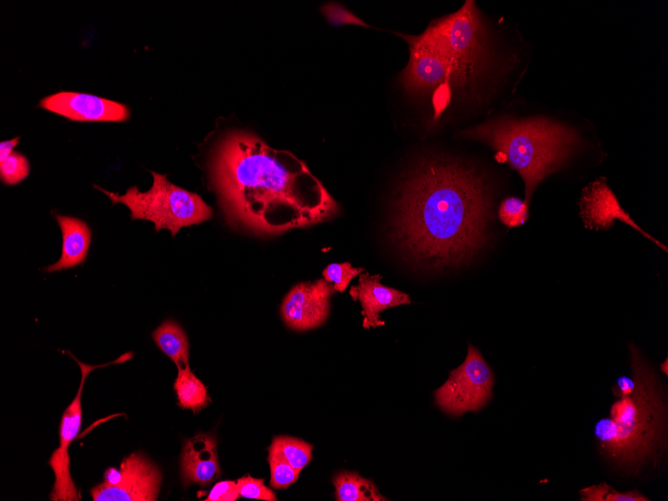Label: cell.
Returning a JSON list of instances; mask_svg holds the SVG:
<instances>
[{
  "label": "cell",
  "mask_w": 668,
  "mask_h": 501,
  "mask_svg": "<svg viewBox=\"0 0 668 501\" xmlns=\"http://www.w3.org/2000/svg\"><path fill=\"white\" fill-rule=\"evenodd\" d=\"M210 176L227 223L253 233L279 234L339 213L303 161L248 132L223 137L212 155Z\"/></svg>",
  "instance_id": "cell-1"
},
{
  "label": "cell",
  "mask_w": 668,
  "mask_h": 501,
  "mask_svg": "<svg viewBox=\"0 0 668 501\" xmlns=\"http://www.w3.org/2000/svg\"><path fill=\"white\" fill-rule=\"evenodd\" d=\"M489 205L484 181L473 169L444 157L422 159L397 188L392 240L416 265H462L487 242Z\"/></svg>",
  "instance_id": "cell-2"
},
{
  "label": "cell",
  "mask_w": 668,
  "mask_h": 501,
  "mask_svg": "<svg viewBox=\"0 0 668 501\" xmlns=\"http://www.w3.org/2000/svg\"><path fill=\"white\" fill-rule=\"evenodd\" d=\"M633 392L618 397L609 415L594 425L603 458L620 471L637 475L656 466L667 447V397L664 384L634 344L629 345Z\"/></svg>",
  "instance_id": "cell-3"
},
{
  "label": "cell",
  "mask_w": 668,
  "mask_h": 501,
  "mask_svg": "<svg viewBox=\"0 0 668 501\" xmlns=\"http://www.w3.org/2000/svg\"><path fill=\"white\" fill-rule=\"evenodd\" d=\"M460 135L488 144L520 174L528 206L538 184L559 169L578 144L575 130L540 117H500L463 130Z\"/></svg>",
  "instance_id": "cell-4"
},
{
  "label": "cell",
  "mask_w": 668,
  "mask_h": 501,
  "mask_svg": "<svg viewBox=\"0 0 668 501\" xmlns=\"http://www.w3.org/2000/svg\"><path fill=\"white\" fill-rule=\"evenodd\" d=\"M153 184L146 192L137 186L125 194L109 192L97 185L113 204H123L131 211L133 220H148L155 230L167 229L175 236L182 227L200 224L212 218L213 210L200 195L187 191L168 181L166 175L151 171Z\"/></svg>",
  "instance_id": "cell-5"
},
{
  "label": "cell",
  "mask_w": 668,
  "mask_h": 501,
  "mask_svg": "<svg viewBox=\"0 0 668 501\" xmlns=\"http://www.w3.org/2000/svg\"><path fill=\"white\" fill-rule=\"evenodd\" d=\"M399 35L410 51L408 64L400 74V82L408 93L426 96L442 88H464L479 75L444 55L421 34Z\"/></svg>",
  "instance_id": "cell-6"
},
{
  "label": "cell",
  "mask_w": 668,
  "mask_h": 501,
  "mask_svg": "<svg viewBox=\"0 0 668 501\" xmlns=\"http://www.w3.org/2000/svg\"><path fill=\"white\" fill-rule=\"evenodd\" d=\"M421 36L450 59L479 74L486 49L474 1H466L455 13L433 20Z\"/></svg>",
  "instance_id": "cell-7"
},
{
  "label": "cell",
  "mask_w": 668,
  "mask_h": 501,
  "mask_svg": "<svg viewBox=\"0 0 668 501\" xmlns=\"http://www.w3.org/2000/svg\"><path fill=\"white\" fill-rule=\"evenodd\" d=\"M494 383L492 369L480 351L469 344L463 363L451 370L448 379L435 390V402L450 416L477 412L491 399Z\"/></svg>",
  "instance_id": "cell-8"
},
{
  "label": "cell",
  "mask_w": 668,
  "mask_h": 501,
  "mask_svg": "<svg viewBox=\"0 0 668 501\" xmlns=\"http://www.w3.org/2000/svg\"><path fill=\"white\" fill-rule=\"evenodd\" d=\"M161 483V472L138 453L124 458L120 468H108L103 483L91 489L94 501H154Z\"/></svg>",
  "instance_id": "cell-9"
},
{
  "label": "cell",
  "mask_w": 668,
  "mask_h": 501,
  "mask_svg": "<svg viewBox=\"0 0 668 501\" xmlns=\"http://www.w3.org/2000/svg\"><path fill=\"white\" fill-rule=\"evenodd\" d=\"M77 362L81 368L82 373L80 387L75 398L65 409L62 415L60 424V444L59 447L54 450L49 459V465L51 466L55 475L53 490L50 494V499L54 501L80 500L79 491L77 490L70 474V457L68 454V448L72 441L76 438L81 426V396L85 380L90 371L93 369L109 365V363H107L105 365L90 366L80 361Z\"/></svg>",
  "instance_id": "cell-10"
},
{
  "label": "cell",
  "mask_w": 668,
  "mask_h": 501,
  "mask_svg": "<svg viewBox=\"0 0 668 501\" xmlns=\"http://www.w3.org/2000/svg\"><path fill=\"white\" fill-rule=\"evenodd\" d=\"M333 292V286L325 279L295 285L281 304L284 323L296 331L321 326L328 317Z\"/></svg>",
  "instance_id": "cell-11"
},
{
  "label": "cell",
  "mask_w": 668,
  "mask_h": 501,
  "mask_svg": "<svg viewBox=\"0 0 668 501\" xmlns=\"http://www.w3.org/2000/svg\"><path fill=\"white\" fill-rule=\"evenodd\" d=\"M40 107L80 122H124L130 117L129 109L124 104L71 91H61L43 98Z\"/></svg>",
  "instance_id": "cell-12"
},
{
  "label": "cell",
  "mask_w": 668,
  "mask_h": 501,
  "mask_svg": "<svg viewBox=\"0 0 668 501\" xmlns=\"http://www.w3.org/2000/svg\"><path fill=\"white\" fill-rule=\"evenodd\" d=\"M580 211L581 217L588 228L608 229L615 220H619L639 231L667 252V248L663 244L646 233L632 220L630 215L622 208L604 178L597 179L583 190Z\"/></svg>",
  "instance_id": "cell-13"
},
{
  "label": "cell",
  "mask_w": 668,
  "mask_h": 501,
  "mask_svg": "<svg viewBox=\"0 0 668 501\" xmlns=\"http://www.w3.org/2000/svg\"><path fill=\"white\" fill-rule=\"evenodd\" d=\"M380 279V275L360 274L358 285L349 291L353 300H358L362 306L363 327L366 329L384 325L379 314L385 309L411 302L408 294L383 285Z\"/></svg>",
  "instance_id": "cell-14"
},
{
  "label": "cell",
  "mask_w": 668,
  "mask_h": 501,
  "mask_svg": "<svg viewBox=\"0 0 668 501\" xmlns=\"http://www.w3.org/2000/svg\"><path fill=\"white\" fill-rule=\"evenodd\" d=\"M214 436L200 433L186 440L181 455V476L185 486H205L217 479L220 468Z\"/></svg>",
  "instance_id": "cell-15"
},
{
  "label": "cell",
  "mask_w": 668,
  "mask_h": 501,
  "mask_svg": "<svg viewBox=\"0 0 668 501\" xmlns=\"http://www.w3.org/2000/svg\"><path fill=\"white\" fill-rule=\"evenodd\" d=\"M62 233V249L59 260L46 267L55 272L75 267L84 262L91 243V230L79 218L56 215Z\"/></svg>",
  "instance_id": "cell-16"
},
{
  "label": "cell",
  "mask_w": 668,
  "mask_h": 501,
  "mask_svg": "<svg viewBox=\"0 0 668 501\" xmlns=\"http://www.w3.org/2000/svg\"><path fill=\"white\" fill-rule=\"evenodd\" d=\"M156 345L177 366L178 370H188L189 342L181 326L172 321L163 322L152 334Z\"/></svg>",
  "instance_id": "cell-17"
},
{
  "label": "cell",
  "mask_w": 668,
  "mask_h": 501,
  "mask_svg": "<svg viewBox=\"0 0 668 501\" xmlns=\"http://www.w3.org/2000/svg\"><path fill=\"white\" fill-rule=\"evenodd\" d=\"M338 501H384L376 485L356 472L343 471L333 478Z\"/></svg>",
  "instance_id": "cell-18"
},
{
  "label": "cell",
  "mask_w": 668,
  "mask_h": 501,
  "mask_svg": "<svg viewBox=\"0 0 668 501\" xmlns=\"http://www.w3.org/2000/svg\"><path fill=\"white\" fill-rule=\"evenodd\" d=\"M174 389L177 393L179 405L182 408L191 409L195 413L206 407L209 402L207 388L190 369L178 370Z\"/></svg>",
  "instance_id": "cell-19"
},
{
  "label": "cell",
  "mask_w": 668,
  "mask_h": 501,
  "mask_svg": "<svg viewBox=\"0 0 668 501\" xmlns=\"http://www.w3.org/2000/svg\"><path fill=\"white\" fill-rule=\"evenodd\" d=\"M282 454L285 460L295 469L301 471L312 459L313 446L303 440L278 436L271 443Z\"/></svg>",
  "instance_id": "cell-20"
},
{
  "label": "cell",
  "mask_w": 668,
  "mask_h": 501,
  "mask_svg": "<svg viewBox=\"0 0 668 501\" xmlns=\"http://www.w3.org/2000/svg\"><path fill=\"white\" fill-rule=\"evenodd\" d=\"M582 501H649L639 490L619 491L607 483L593 484L579 491Z\"/></svg>",
  "instance_id": "cell-21"
},
{
  "label": "cell",
  "mask_w": 668,
  "mask_h": 501,
  "mask_svg": "<svg viewBox=\"0 0 668 501\" xmlns=\"http://www.w3.org/2000/svg\"><path fill=\"white\" fill-rule=\"evenodd\" d=\"M270 484L273 488H287L293 484L301 471L293 468L274 445L269 447Z\"/></svg>",
  "instance_id": "cell-22"
},
{
  "label": "cell",
  "mask_w": 668,
  "mask_h": 501,
  "mask_svg": "<svg viewBox=\"0 0 668 501\" xmlns=\"http://www.w3.org/2000/svg\"><path fill=\"white\" fill-rule=\"evenodd\" d=\"M29 172V161L19 152L13 151L6 159L0 161V178L7 185L23 181Z\"/></svg>",
  "instance_id": "cell-23"
},
{
  "label": "cell",
  "mask_w": 668,
  "mask_h": 501,
  "mask_svg": "<svg viewBox=\"0 0 668 501\" xmlns=\"http://www.w3.org/2000/svg\"><path fill=\"white\" fill-rule=\"evenodd\" d=\"M500 221L511 228L523 225L528 219V205L517 197L505 198L498 209Z\"/></svg>",
  "instance_id": "cell-24"
},
{
  "label": "cell",
  "mask_w": 668,
  "mask_h": 501,
  "mask_svg": "<svg viewBox=\"0 0 668 501\" xmlns=\"http://www.w3.org/2000/svg\"><path fill=\"white\" fill-rule=\"evenodd\" d=\"M363 271V268H354L348 262L332 263L323 270V277L333 286L335 291L342 293L351 280Z\"/></svg>",
  "instance_id": "cell-25"
},
{
  "label": "cell",
  "mask_w": 668,
  "mask_h": 501,
  "mask_svg": "<svg viewBox=\"0 0 668 501\" xmlns=\"http://www.w3.org/2000/svg\"><path fill=\"white\" fill-rule=\"evenodd\" d=\"M321 12L326 20L333 26L356 25L370 27L343 5L336 2H329L321 7Z\"/></svg>",
  "instance_id": "cell-26"
},
{
  "label": "cell",
  "mask_w": 668,
  "mask_h": 501,
  "mask_svg": "<svg viewBox=\"0 0 668 501\" xmlns=\"http://www.w3.org/2000/svg\"><path fill=\"white\" fill-rule=\"evenodd\" d=\"M239 495L249 499L276 501V495L264 485L263 479H256L249 475L239 478L237 481Z\"/></svg>",
  "instance_id": "cell-27"
},
{
  "label": "cell",
  "mask_w": 668,
  "mask_h": 501,
  "mask_svg": "<svg viewBox=\"0 0 668 501\" xmlns=\"http://www.w3.org/2000/svg\"><path fill=\"white\" fill-rule=\"evenodd\" d=\"M237 482L221 481L211 489L206 501H235L239 497Z\"/></svg>",
  "instance_id": "cell-28"
},
{
  "label": "cell",
  "mask_w": 668,
  "mask_h": 501,
  "mask_svg": "<svg viewBox=\"0 0 668 501\" xmlns=\"http://www.w3.org/2000/svg\"><path fill=\"white\" fill-rule=\"evenodd\" d=\"M634 388V378L632 376L630 377L627 375H622L616 379L614 385L612 386V393L616 398H618L631 394Z\"/></svg>",
  "instance_id": "cell-29"
},
{
  "label": "cell",
  "mask_w": 668,
  "mask_h": 501,
  "mask_svg": "<svg viewBox=\"0 0 668 501\" xmlns=\"http://www.w3.org/2000/svg\"><path fill=\"white\" fill-rule=\"evenodd\" d=\"M18 142L19 137H16L0 143V161L6 159L14 151V147Z\"/></svg>",
  "instance_id": "cell-30"
},
{
  "label": "cell",
  "mask_w": 668,
  "mask_h": 501,
  "mask_svg": "<svg viewBox=\"0 0 668 501\" xmlns=\"http://www.w3.org/2000/svg\"><path fill=\"white\" fill-rule=\"evenodd\" d=\"M660 370L667 376L668 374V363H667V358L664 360L663 363L660 365Z\"/></svg>",
  "instance_id": "cell-31"
}]
</instances>
